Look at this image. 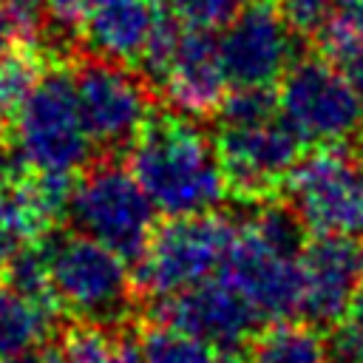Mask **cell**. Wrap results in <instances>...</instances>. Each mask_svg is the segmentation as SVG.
Here are the masks:
<instances>
[{
  "mask_svg": "<svg viewBox=\"0 0 363 363\" xmlns=\"http://www.w3.org/2000/svg\"><path fill=\"white\" fill-rule=\"evenodd\" d=\"M3 3H9V6H20V9H37V6H43L45 0H3Z\"/></svg>",
  "mask_w": 363,
  "mask_h": 363,
  "instance_id": "836d02e7",
  "label": "cell"
},
{
  "mask_svg": "<svg viewBox=\"0 0 363 363\" xmlns=\"http://www.w3.org/2000/svg\"><path fill=\"white\" fill-rule=\"evenodd\" d=\"M57 301H37L0 284V360L28 354L54 326Z\"/></svg>",
  "mask_w": 363,
  "mask_h": 363,
  "instance_id": "2e32d148",
  "label": "cell"
},
{
  "mask_svg": "<svg viewBox=\"0 0 363 363\" xmlns=\"http://www.w3.org/2000/svg\"><path fill=\"white\" fill-rule=\"evenodd\" d=\"M68 216L79 233L102 241L125 261H136L156 230V207L130 167L122 164H96L77 179Z\"/></svg>",
  "mask_w": 363,
  "mask_h": 363,
  "instance_id": "277c9868",
  "label": "cell"
},
{
  "mask_svg": "<svg viewBox=\"0 0 363 363\" xmlns=\"http://www.w3.org/2000/svg\"><path fill=\"white\" fill-rule=\"evenodd\" d=\"M286 190L303 227L318 235L363 238V159L323 145L298 159Z\"/></svg>",
  "mask_w": 363,
  "mask_h": 363,
  "instance_id": "8992f818",
  "label": "cell"
},
{
  "mask_svg": "<svg viewBox=\"0 0 363 363\" xmlns=\"http://www.w3.org/2000/svg\"><path fill=\"white\" fill-rule=\"evenodd\" d=\"M156 320L190 332L224 352H235L261 323L250 301L224 275L207 278L179 295L159 298Z\"/></svg>",
  "mask_w": 363,
  "mask_h": 363,
  "instance_id": "7c38bea8",
  "label": "cell"
},
{
  "mask_svg": "<svg viewBox=\"0 0 363 363\" xmlns=\"http://www.w3.org/2000/svg\"><path fill=\"white\" fill-rule=\"evenodd\" d=\"M301 264V312L312 323H337L360 286L363 275V250L354 238L343 235H318L303 244L298 252Z\"/></svg>",
  "mask_w": 363,
  "mask_h": 363,
  "instance_id": "4fadbf2b",
  "label": "cell"
},
{
  "mask_svg": "<svg viewBox=\"0 0 363 363\" xmlns=\"http://www.w3.org/2000/svg\"><path fill=\"white\" fill-rule=\"evenodd\" d=\"M337 11L352 23V28L357 31L360 43H363V0H349V3H340Z\"/></svg>",
  "mask_w": 363,
  "mask_h": 363,
  "instance_id": "1f68e13d",
  "label": "cell"
},
{
  "mask_svg": "<svg viewBox=\"0 0 363 363\" xmlns=\"http://www.w3.org/2000/svg\"><path fill=\"white\" fill-rule=\"evenodd\" d=\"M224 278L250 301L261 320H289L301 312V264L298 255L278 252L250 230H235L233 247L221 267Z\"/></svg>",
  "mask_w": 363,
  "mask_h": 363,
  "instance_id": "8fae6325",
  "label": "cell"
},
{
  "mask_svg": "<svg viewBox=\"0 0 363 363\" xmlns=\"http://www.w3.org/2000/svg\"><path fill=\"white\" fill-rule=\"evenodd\" d=\"M43 363H71V360H68L62 352H48V354L43 357Z\"/></svg>",
  "mask_w": 363,
  "mask_h": 363,
  "instance_id": "e575fe53",
  "label": "cell"
},
{
  "mask_svg": "<svg viewBox=\"0 0 363 363\" xmlns=\"http://www.w3.org/2000/svg\"><path fill=\"white\" fill-rule=\"evenodd\" d=\"M71 363H142L139 343L119 332H108L102 323H79L74 326L60 349Z\"/></svg>",
  "mask_w": 363,
  "mask_h": 363,
  "instance_id": "ac0fdd59",
  "label": "cell"
},
{
  "mask_svg": "<svg viewBox=\"0 0 363 363\" xmlns=\"http://www.w3.org/2000/svg\"><path fill=\"white\" fill-rule=\"evenodd\" d=\"M94 6L96 0H45V9L60 28H82Z\"/></svg>",
  "mask_w": 363,
  "mask_h": 363,
  "instance_id": "f546056e",
  "label": "cell"
},
{
  "mask_svg": "<svg viewBox=\"0 0 363 363\" xmlns=\"http://www.w3.org/2000/svg\"><path fill=\"white\" fill-rule=\"evenodd\" d=\"M74 91L85 130L94 145L108 150L136 142L150 116L145 85L119 62L88 60L74 74Z\"/></svg>",
  "mask_w": 363,
  "mask_h": 363,
  "instance_id": "ba28073f",
  "label": "cell"
},
{
  "mask_svg": "<svg viewBox=\"0 0 363 363\" xmlns=\"http://www.w3.org/2000/svg\"><path fill=\"white\" fill-rule=\"evenodd\" d=\"M74 77L48 71L34 79L14 113V147L31 173H77L91 156Z\"/></svg>",
  "mask_w": 363,
  "mask_h": 363,
  "instance_id": "7a4b0ae2",
  "label": "cell"
},
{
  "mask_svg": "<svg viewBox=\"0 0 363 363\" xmlns=\"http://www.w3.org/2000/svg\"><path fill=\"white\" fill-rule=\"evenodd\" d=\"M221 363H247V360H244V357H238L235 352H227V354L221 357Z\"/></svg>",
  "mask_w": 363,
  "mask_h": 363,
  "instance_id": "d590c367",
  "label": "cell"
},
{
  "mask_svg": "<svg viewBox=\"0 0 363 363\" xmlns=\"http://www.w3.org/2000/svg\"><path fill=\"white\" fill-rule=\"evenodd\" d=\"M227 74L218 54V40L210 31H182L179 51L162 79L164 99L182 116H207L224 99Z\"/></svg>",
  "mask_w": 363,
  "mask_h": 363,
  "instance_id": "5bb4252c",
  "label": "cell"
},
{
  "mask_svg": "<svg viewBox=\"0 0 363 363\" xmlns=\"http://www.w3.org/2000/svg\"><path fill=\"white\" fill-rule=\"evenodd\" d=\"M247 363H323V337L312 326L278 320L252 343Z\"/></svg>",
  "mask_w": 363,
  "mask_h": 363,
  "instance_id": "e0dca14e",
  "label": "cell"
},
{
  "mask_svg": "<svg viewBox=\"0 0 363 363\" xmlns=\"http://www.w3.org/2000/svg\"><path fill=\"white\" fill-rule=\"evenodd\" d=\"M37 241V233L14 193V187H0V272L17 255L20 247Z\"/></svg>",
  "mask_w": 363,
  "mask_h": 363,
  "instance_id": "d4e9b609",
  "label": "cell"
},
{
  "mask_svg": "<svg viewBox=\"0 0 363 363\" xmlns=\"http://www.w3.org/2000/svg\"><path fill=\"white\" fill-rule=\"evenodd\" d=\"M182 31H184L182 23L173 20V17H159V20H156V26H153V31H150V37H147V43H145L139 60H136L150 82L162 85V79L167 77L170 62H173V57H176V51H179Z\"/></svg>",
  "mask_w": 363,
  "mask_h": 363,
  "instance_id": "603a6c76",
  "label": "cell"
},
{
  "mask_svg": "<svg viewBox=\"0 0 363 363\" xmlns=\"http://www.w3.org/2000/svg\"><path fill=\"white\" fill-rule=\"evenodd\" d=\"M278 9L292 31L318 34L337 14V0H281Z\"/></svg>",
  "mask_w": 363,
  "mask_h": 363,
  "instance_id": "83f0119b",
  "label": "cell"
},
{
  "mask_svg": "<svg viewBox=\"0 0 363 363\" xmlns=\"http://www.w3.org/2000/svg\"><path fill=\"white\" fill-rule=\"evenodd\" d=\"M139 357L142 363H221L216 346L167 323H156L139 337Z\"/></svg>",
  "mask_w": 363,
  "mask_h": 363,
  "instance_id": "d6986e66",
  "label": "cell"
},
{
  "mask_svg": "<svg viewBox=\"0 0 363 363\" xmlns=\"http://www.w3.org/2000/svg\"><path fill=\"white\" fill-rule=\"evenodd\" d=\"M0 363H37V360H31L28 354H23V357H11V360H0Z\"/></svg>",
  "mask_w": 363,
  "mask_h": 363,
  "instance_id": "8d00e7d4",
  "label": "cell"
},
{
  "mask_svg": "<svg viewBox=\"0 0 363 363\" xmlns=\"http://www.w3.org/2000/svg\"><path fill=\"white\" fill-rule=\"evenodd\" d=\"M301 139L286 122H258L244 128H221L216 153L227 187L244 199L269 196L301 159Z\"/></svg>",
  "mask_w": 363,
  "mask_h": 363,
  "instance_id": "9c48e42d",
  "label": "cell"
},
{
  "mask_svg": "<svg viewBox=\"0 0 363 363\" xmlns=\"http://www.w3.org/2000/svg\"><path fill=\"white\" fill-rule=\"evenodd\" d=\"M34 79H37V68L28 60V54L0 60V133L6 130L9 122H14V113L26 99V94L31 91Z\"/></svg>",
  "mask_w": 363,
  "mask_h": 363,
  "instance_id": "484cf974",
  "label": "cell"
},
{
  "mask_svg": "<svg viewBox=\"0 0 363 363\" xmlns=\"http://www.w3.org/2000/svg\"><path fill=\"white\" fill-rule=\"evenodd\" d=\"M244 230H250L258 241H264L267 247L286 252V255H298L303 247V221L286 204L267 201V204L255 207V213L250 216Z\"/></svg>",
  "mask_w": 363,
  "mask_h": 363,
  "instance_id": "ffe728a7",
  "label": "cell"
},
{
  "mask_svg": "<svg viewBox=\"0 0 363 363\" xmlns=\"http://www.w3.org/2000/svg\"><path fill=\"white\" fill-rule=\"evenodd\" d=\"M278 111L301 142L340 145L363 128V102L343 71L323 57L289 62L281 74Z\"/></svg>",
  "mask_w": 363,
  "mask_h": 363,
  "instance_id": "5b68a950",
  "label": "cell"
},
{
  "mask_svg": "<svg viewBox=\"0 0 363 363\" xmlns=\"http://www.w3.org/2000/svg\"><path fill=\"white\" fill-rule=\"evenodd\" d=\"M230 85H272L289 68L292 28L272 0H250L218 37Z\"/></svg>",
  "mask_w": 363,
  "mask_h": 363,
  "instance_id": "30bf717a",
  "label": "cell"
},
{
  "mask_svg": "<svg viewBox=\"0 0 363 363\" xmlns=\"http://www.w3.org/2000/svg\"><path fill=\"white\" fill-rule=\"evenodd\" d=\"M48 281L60 306L85 320L102 323L116 318L130 292L128 261L102 241L74 233L45 244Z\"/></svg>",
  "mask_w": 363,
  "mask_h": 363,
  "instance_id": "52a82bcc",
  "label": "cell"
},
{
  "mask_svg": "<svg viewBox=\"0 0 363 363\" xmlns=\"http://www.w3.org/2000/svg\"><path fill=\"white\" fill-rule=\"evenodd\" d=\"M3 272H6L9 286H14L17 292L37 298V301H57L51 292V281H48L45 244L43 247H20Z\"/></svg>",
  "mask_w": 363,
  "mask_h": 363,
  "instance_id": "7402d4cb",
  "label": "cell"
},
{
  "mask_svg": "<svg viewBox=\"0 0 363 363\" xmlns=\"http://www.w3.org/2000/svg\"><path fill=\"white\" fill-rule=\"evenodd\" d=\"M159 14L147 0H96L82 23L85 43L99 60L136 62Z\"/></svg>",
  "mask_w": 363,
  "mask_h": 363,
  "instance_id": "9a60e30c",
  "label": "cell"
},
{
  "mask_svg": "<svg viewBox=\"0 0 363 363\" xmlns=\"http://www.w3.org/2000/svg\"><path fill=\"white\" fill-rule=\"evenodd\" d=\"M340 3H349V0H337V6H340Z\"/></svg>",
  "mask_w": 363,
  "mask_h": 363,
  "instance_id": "74e56055",
  "label": "cell"
},
{
  "mask_svg": "<svg viewBox=\"0 0 363 363\" xmlns=\"http://www.w3.org/2000/svg\"><path fill=\"white\" fill-rule=\"evenodd\" d=\"M130 173L167 218L213 213L230 190L218 153L184 116L145 125L130 150Z\"/></svg>",
  "mask_w": 363,
  "mask_h": 363,
  "instance_id": "6da1fadb",
  "label": "cell"
},
{
  "mask_svg": "<svg viewBox=\"0 0 363 363\" xmlns=\"http://www.w3.org/2000/svg\"><path fill=\"white\" fill-rule=\"evenodd\" d=\"M337 68L343 71L346 82L352 85V91L357 94V99L363 102V48H357L354 54H349L346 60L337 62Z\"/></svg>",
  "mask_w": 363,
  "mask_h": 363,
  "instance_id": "4dcf8cb0",
  "label": "cell"
},
{
  "mask_svg": "<svg viewBox=\"0 0 363 363\" xmlns=\"http://www.w3.org/2000/svg\"><path fill=\"white\" fill-rule=\"evenodd\" d=\"M37 43V20L31 9L9 6L0 0V60L28 54Z\"/></svg>",
  "mask_w": 363,
  "mask_h": 363,
  "instance_id": "4316f807",
  "label": "cell"
},
{
  "mask_svg": "<svg viewBox=\"0 0 363 363\" xmlns=\"http://www.w3.org/2000/svg\"><path fill=\"white\" fill-rule=\"evenodd\" d=\"M349 320L363 329V284L357 286V292H354V298L349 303Z\"/></svg>",
  "mask_w": 363,
  "mask_h": 363,
  "instance_id": "d6a6232c",
  "label": "cell"
},
{
  "mask_svg": "<svg viewBox=\"0 0 363 363\" xmlns=\"http://www.w3.org/2000/svg\"><path fill=\"white\" fill-rule=\"evenodd\" d=\"M233 238V221L216 210L167 218V224L153 230L145 252L136 258L133 281L153 298L179 295L224 267Z\"/></svg>",
  "mask_w": 363,
  "mask_h": 363,
  "instance_id": "3957f363",
  "label": "cell"
},
{
  "mask_svg": "<svg viewBox=\"0 0 363 363\" xmlns=\"http://www.w3.org/2000/svg\"><path fill=\"white\" fill-rule=\"evenodd\" d=\"M323 363H363V329L352 320L335 326L323 340Z\"/></svg>",
  "mask_w": 363,
  "mask_h": 363,
  "instance_id": "f1b7e54d",
  "label": "cell"
},
{
  "mask_svg": "<svg viewBox=\"0 0 363 363\" xmlns=\"http://www.w3.org/2000/svg\"><path fill=\"white\" fill-rule=\"evenodd\" d=\"M218 122L221 128H244L275 119L278 94L269 85H233L230 94L218 102Z\"/></svg>",
  "mask_w": 363,
  "mask_h": 363,
  "instance_id": "44dd1931",
  "label": "cell"
},
{
  "mask_svg": "<svg viewBox=\"0 0 363 363\" xmlns=\"http://www.w3.org/2000/svg\"><path fill=\"white\" fill-rule=\"evenodd\" d=\"M173 20L187 28L216 31L224 28L250 0H164Z\"/></svg>",
  "mask_w": 363,
  "mask_h": 363,
  "instance_id": "cb8c5ba5",
  "label": "cell"
}]
</instances>
